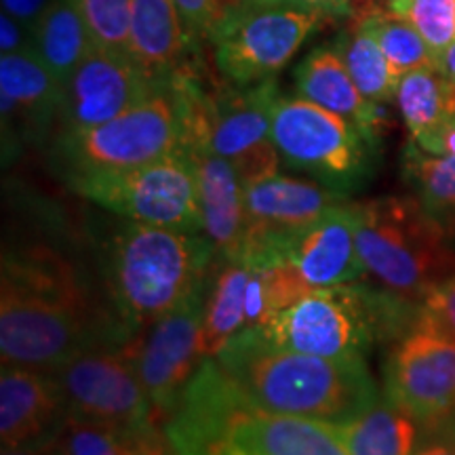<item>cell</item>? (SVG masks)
Masks as SVG:
<instances>
[{"mask_svg":"<svg viewBox=\"0 0 455 455\" xmlns=\"http://www.w3.org/2000/svg\"><path fill=\"white\" fill-rule=\"evenodd\" d=\"M212 358L249 401L275 413L339 426L382 396L365 361L283 348L261 327L244 329Z\"/></svg>","mask_w":455,"mask_h":455,"instance_id":"cell-1","label":"cell"},{"mask_svg":"<svg viewBox=\"0 0 455 455\" xmlns=\"http://www.w3.org/2000/svg\"><path fill=\"white\" fill-rule=\"evenodd\" d=\"M171 447H218L236 455H350L338 424L275 413L249 401L204 358L163 426Z\"/></svg>","mask_w":455,"mask_h":455,"instance_id":"cell-2","label":"cell"},{"mask_svg":"<svg viewBox=\"0 0 455 455\" xmlns=\"http://www.w3.org/2000/svg\"><path fill=\"white\" fill-rule=\"evenodd\" d=\"M76 278L43 255H4L0 284L3 365L55 371L81 352L108 348Z\"/></svg>","mask_w":455,"mask_h":455,"instance_id":"cell-3","label":"cell"},{"mask_svg":"<svg viewBox=\"0 0 455 455\" xmlns=\"http://www.w3.org/2000/svg\"><path fill=\"white\" fill-rule=\"evenodd\" d=\"M215 249L203 232L123 221L106 244L108 293L118 325L131 335L203 287Z\"/></svg>","mask_w":455,"mask_h":455,"instance_id":"cell-4","label":"cell"},{"mask_svg":"<svg viewBox=\"0 0 455 455\" xmlns=\"http://www.w3.org/2000/svg\"><path fill=\"white\" fill-rule=\"evenodd\" d=\"M422 304L369 284L312 289L266 323L264 333L283 348L335 361H365L375 344L398 339Z\"/></svg>","mask_w":455,"mask_h":455,"instance_id":"cell-5","label":"cell"},{"mask_svg":"<svg viewBox=\"0 0 455 455\" xmlns=\"http://www.w3.org/2000/svg\"><path fill=\"white\" fill-rule=\"evenodd\" d=\"M356 244L367 275L386 291L424 304L455 272L451 236L415 196H379L352 203Z\"/></svg>","mask_w":455,"mask_h":455,"instance_id":"cell-6","label":"cell"},{"mask_svg":"<svg viewBox=\"0 0 455 455\" xmlns=\"http://www.w3.org/2000/svg\"><path fill=\"white\" fill-rule=\"evenodd\" d=\"M180 152H190V123L178 72L150 98L112 121L60 131L51 161L66 181L78 175L138 169Z\"/></svg>","mask_w":455,"mask_h":455,"instance_id":"cell-7","label":"cell"},{"mask_svg":"<svg viewBox=\"0 0 455 455\" xmlns=\"http://www.w3.org/2000/svg\"><path fill=\"white\" fill-rule=\"evenodd\" d=\"M272 141L289 169L348 198L371 180L378 144L339 114L301 98L278 95Z\"/></svg>","mask_w":455,"mask_h":455,"instance_id":"cell-8","label":"cell"},{"mask_svg":"<svg viewBox=\"0 0 455 455\" xmlns=\"http://www.w3.org/2000/svg\"><path fill=\"white\" fill-rule=\"evenodd\" d=\"M66 184L78 196L123 220L203 232L201 192L190 152L116 173L78 175Z\"/></svg>","mask_w":455,"mask_h":455,"instance_id":"cell-9","label":"cell"},{"mask_svg":"<svg viewBox=\"0 0 455 455\" xmlns=\"http://www.w3.org/2000/svg\"><path fill=\"white\" fill-rule=\"evenodd\" d=\"M384 395L422 426L455 415V335L428 310L392 346L384 367Z\"/></svg>","mask_w":455,"mask_h":455,"instance_id":"cell-10","label":"cell"},{"mask_svg":"<svg viewBox=\"0 0 455 455\" xmlns=\"http://www.w3.org/2000/svg\"><path fill=\"white\" fill-rule=\"evenodd\" d=\"M204 289L207 283L152 325L141 329L144 335L140 339H129L121 346L150 398L156 424H164L175 413L188 384L204 361Z\"/></svg>","mask_w":455,"mask_h":455,"instance_id":"cell-11","label":"cell"},{"mask_svg":"<svg viewBox=\"0 0 455 455\" xmlns=\"http://www.w3.org/2000/svg\"><path fill=\"white\" fill-rule=\"evenodd\" d=\"M325 15L291 7H247L215 28L212 38L218 70L232 84L275 78L321 28Z\"/></svg>","mask_w":455,"mask_h":455,"instance_id":"cell-12","label":"cell"},{"mask_svg":"<svg viewBox=\"0 0 455 455\" xmlns=\"http://www.w3.org/2000/svg\"><path fill=\"white\" fill-rule=\"evenodd\" d=\"M51 373L60 384L68 413L127 432L158 426L140 375L123 350L81 352Z\"/></svg>","mask_w":455,"mask_h":455,"instance_id":"cell-13","label":"cell"},{"mask_svg":"<svg viewBox=\"0 0 455 455\" xmlns=\"http://www.w3.org/2000/svg\"><path fill=\"white\" fill-rule=\"evenodd\" d=\"M247 209V236L241 259L249 268L266 270L283 264L287 244L293 236L323 218L346 196L329 190L318 181L272 175L243 188Z\"/></svg>","mask_w":455,"mask_h":455,"instance_id":"cell-14","label":"cell"},{"mask_svg":"<svg viewBox=\"0 0 455 455\" xmlns=\"http://www.w3.org/2000/svg\"><path fill=\"white\" fill-rule=\"evenodd\" d=\"M164 81L150 76L127 53L93 47L61 87L60 131H78L121 116Z\"/></svg>","mask_w":455,"mask_h":455,"instance_id":"cell-15","label":"cell"},{"mask_svg":"<svg viewBox=\"0 0 455 455\" xmlns=\"http://www.w3.org/2000/svg\"><path fill=\"white\" fill-rule=\"evenodd\" d=\"M270 321L268 289L261 270L236 261L215 259L207 278L203 312V355L212 358L226 341L244 329L264 327Z\"/></svg>","mask_w":455,"mask_h":455,"instance_id":"cell-16","label":"cell"},{"mask_svg":"<svg viewBox=\"0 0 455 455\" xmlns=\"http://www.w3.org/2000/svg\"><path fill=\"white\" fill-rule=\"evenodd\" d=\"M66 415L60 384L51 371L3 365L0 443L3 449L44 445Z\"/></svg>","mask_w":455,"mask_h":455,"instance_id":"cell-17","label":"cell"},{"mask_svg":"<svg viewBox=\"0 0 455 455\" xmlns=\"http://www.w3.org/2000/svg\"><path fill=\"white\" fill-rule=\"evenodd\" d=\"M275 78L258 84H230L209 93L207 146L232 164L275 144L272 108L278 98Z\"/></svg>","mask_w":455,"mask_h":455,"instance_id":"cell-18","label":"cell"},{"mask_svg":"<svg viewBox=\"0 0 455 455\" xmlns=\"http://www.w3.org/2000/svg\"><path fill=\"white\" fill-rule=\"evenodd\" d=\"M284 261L315 289L356 283L367 275L356 244L352 203L335 204L315 224L291 238Z\"/></svg>","mask_w":455,"mask_h":455,"instance_id":"cell-19","label":"cell"},{"mask_svg":"<svg viewBox=\"0 0 455 455\" xmlns=\"http://www.w3.org/2000/svg\"><path fill=\"white\" fill-rule=\"evenodd\" d=\"M0 100L3 127L21 141L44 138L57 121L61 101V84L34 49L3 53L0 57Z\"/></svg>","mask_w":455,"mask_h":455,"instance_id":"cell-20","label":"cell"},{"mask_svg":"<svg viewBox=\"0 0 455 455\" xmlns=\"http://www.w3.org/2000/svg\"><path fill=\"white\" fill-rule=\"evenodd\" d=\"M201 192L203 232L215 249V259H241L247 236L244 190L235 167L209 148H192Z\"/></svg>","mask_w":455,"mask_h":455,"instance_id":"cell-21","label":"cell"},{"mask_svg":"<svg viewBox=\"0 0 455 455\" xmlns=\"http://www.w3.org/2000/svg\"><path fill=\"white\" fill-rule=\"evenodd\" d=\"M295 87L301 98L355 123L373 144L379 146L382 110L358 91L333 44L315 47L299 61L295 68Z\"/></svg>","mask_w":455,"mask_h":455,"instance_id":"cell-22","label":"cell"},{"mask_svg":"<svg viewBox=\"0 0 455 455\" xmlns=\"http://www.w3.org/2000/svg\"><path fill=\"white\" fill-rule=\"evenodd\" d=\"M192 44L173 0H133L129 55L150 76L167 81L186 70Z\"/></svg>","mask_w":455,"mask_h":455,"instance_id":"cell-23","label":"cell"},{"mask_svg":"<svg viewBox=\"0 0 455 455\" xmlns=\"http://www.w3.org/2000/svg\"><path fill=\"white\" fill-rule=\"evenodd\" d=\"M34 53L64 87L93 49L89 28L76 0H53L32 30Z\"/></svg>","mask_w":455,"mask_h":455,"instance_id":"cell-24","label":"cell"},{"mask_svg":"<svg viewBox=\"0 0 455 455\" xmlns=\"http://www.w3.org/2000/svg\"><path fill=\"white\" fill-rule=\"evenodd\" d=\"M419 426L384 395L338 428L350 455H413L422 436Z\"/></svg>","mask_w":455,"mask_h":455,"instance_id":"cell-25","label":"cell"},{"mask_svg":"<svg viewBox=\"0 0 455 455\" xmlns=\"http://www.w3.org/2000/svg\"><path fill=\"white\" fill-rule=\"evenodd\" d=\"M395 100L409 131V140L426 150L451 114L453 87L436 66L419 68L401 76Z\"/></svg>","mask_w":455,"mask_h":455,"instance_id":"cell-26","label":"cell"},{"mask_svg":"<svg viewBox=\"0 0 455 455\" xmlns=\"http://www.w3.org/2000/svg\"><path fill=\"white\" fill-rule=\"evenodd\" d=\"M403 178L424 212L449 236L455 235V156L430 155L413 141L403 152Z\"/></svg>","mask_w":455,"mask_h":455,"instance_id":"cell-27","label":"cell"},{"mask_svg":"<svg viewBox=\"0 0 455 455\" xmlns=\"http://www.w3.org/2000/svg\"><path fill=\"white\" fill-rule=\"evenodd\" d=\"M335 51L348 68L352 81L369 101L382 106L395 100L396 76L386 60L382 47L365 24L350 21L348 30L335 38Z\"/></svg>","mask_w":455,"mask_h":455,"instance_id":"cell-28","label":"cell"},{"mask_svg":"<svg viewBox=\"0 0 455 455\" xmlns=\"http://www.w3.org/2000/svg\"><path fill=\"white\" fill-rule=\"evenodd\" d=\"M140 435L66 411L44 447L51 455H138Z\"/></svg>","mask_w":455,"mask_h":455,"instance_id":"cell-29","label":"cell"},{"mask_svg":"<svg viewBox=\"0 0 455 455\" xmlns=\"http://www.w3.org/2000/svg\"><path fill=\"white\" fill-rule=\"evenodd\" d=\"M358 24H365L371 30L396 81H401V76H405L407 72L436 66V53L424 41L422 34L395 11H384V13L367 17Z\"/></svg>","mask_w":455,"mask_h":455,"instance_id":"cell-30","label":"cell"},{"mask_svg":"<svg viewBox=\"0 0 455 455\" xmlns=\"http://www.w3.org/2000/svg\"><path fill=\"white\" fill-rule=\"evenodd\" d=\"M93 47L127 53L131 43L133 0H76Z\"/></svg>","mask_w":455,"mask_h":455,"instance_id":"cell-31","label":"cell"},{"mask_svg":"<svg viewBox=\"0 0 455 455\" xmlns=\"http://www.w3.org/2000/svg\"><path fill=\"white\" fill-rule=\"evenodd\" d=\"M390 11L405 17L436 57L455 41V0H390Z\"/></svg>","mask_w":455,"mask_h":455,"instance_id":"cell-32","label":"cell"},{"mask_svg":"<svg viewBox=\"0 0 455 455\" xmlns=\"http://www.w3.org/2000/svg\"><path fill=\"white\" fill-rule=\"evenodd\" d=\"M192 43L212 36L215 0H173Z\"/></svg>","mask_w":455,"mask_h":455,"instance_id":"cell-33","label":"cell"},{"mask_svg":"<svg viewBox=\"0 0 455 455\" xmlns=\"http://www.w3.org/2000/svg\"><path fill=\"white\" fill-rule=\"evenodd\" d=\"M413 455H455V415L424 426Z\"/></svg>","mask_w":455,"mask_h":455,"instance_id":"cell-34","label":"cell"},{"mask_svg":"<svg viewBox=\"0 0 455 455\" xmlns=\"http://www.w3.org/2000/svg\"><path fill=\"white\" fill-rule=\"evenodd\" d=\"M424 308L455 335V272L426 295Z\"/></svg>","mask_w":455,"mask_h":455,"instance_id":"cell-35","label":"cell"},{"mask_svg":"<svg viewBox=\"0 0 455 455\" xmlns=\"http://www.w3.org/2000/svg\"><path fill=\"white\" fill-rule=\"evenodd\" d=\"M352 0H247V7H291L325 17H348Z\"/></svg>","mask_w":455,"mask_h":455,"instance_id":"cell-36","label":"cell"},{"mask_svg":"<svg viewBox=\"0 0 455 455\" xmlns=\"http://www.w3.org/2000/svg\"><path fill=\"white\" fill-rule=\"evenodd\" d=\"M0 49L3 53H17V51L34 49L32 30L11 17L9 13L0 15Z\"/></svg>","mask_w":455,"mask_h":455,"instance_id":"cell-37","label":"cell"},{"mask_svg":"<svg viewBox=\"0 0 455 455\" xmlns=\"http://www.w3.org/2000/svg\"><path fill=\"white\" fill-rule=\"evenodd\" d=\"M51 3L53 0H3V11L11 17H15L20 24L34 30L36 21L41 20V15L47 11Z\"/></svg>","mask_w":455,"mask_h":455,"instance_id":"cell-38","label":"cell"},{"mask_svg":"<svg viewBox=\"0 0 455 455\" xmlns=\"http://www.w3.org/2000/svg\"><path fill=\"white\" fill-rule=\"evenodd\" d=\"M138 455H178L164 432H158L156 426L144 430L138 439Z\"/></svg>","mask_w":455,"mask_h":455,"instance_id":"cell-39","label":"cell"},{"mask_svg":"<svg viewBox=\"0 0 455 455\" xmlns=\"http://www.w3.org/2000/svg\"><path fill=\"white\" fill-rule=\"evenodd\" d=\"M243 9H247V0H215V11H213V30L220 24H224L226 20H230L232 15L241 13ZM212 30V34H213ZM212 38V36H209Z\"/></svg>","mask_w":455,"mask_h":455,"instance_id":"cell-40","label":"cell"},{"mask_svg":"<svg viewBox=\"0 0 455 455\" xmlns=\"http://www.w3.org/2000/svg\"><path fill=\"white\" fill-rule=\"evenodd\" d=\"M436 70L443 74V78L455 87V41L436 57Z\"/></svg>","mask_w":455,"mask_h":455,"instance_id":"cell-41","label":"cell"},{"mask_svg":"<svg viewBox=\"0 0 455 455\" xmlns=\"http://www.w3.org/2000/svg\"><path fill=\"white\" fill-rule=\"evenodd\" d=\"M175 453L178 455H236L218 447H181V449H175Z\"/></svg>","mask_w":455,"mask_h":455,"instance_id":"cell-42","label":"cell"},{"mask_svg":"<svg viewBox=\"0 0 455 455\" xmlns=\"http://www.w3.org/2000/svg\"><path fill=\"white\" fill-rule=\"evenodd\" d=\"M3 455H51L44 445L24 447V449H3Z\"/></svg>","mask_w":455,"mask_h":455,"instance_id":"cell-43","label":"cell"}]
</instances>
